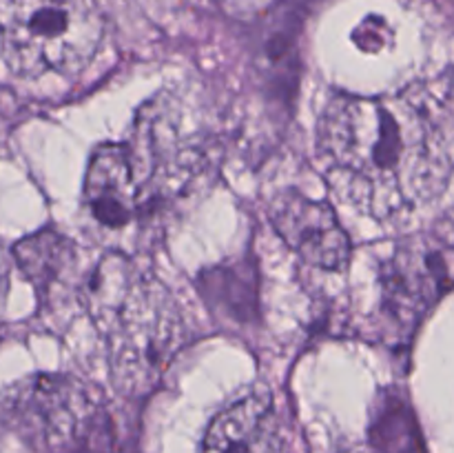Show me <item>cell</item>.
Returning a JSON list of instances; mask_svg holds the SVG:
<instances>
[{
	"mask_svg": "<svg viewBox=\"0 0 454 453\" xmlns=\"http://www.w3.org/2000/svg\"><path fill=\"white\" fill-rule=\"evenodd\" d=\"M450 84L388 96H335L317 123V154L341 203L399 222L443 195L452 176Z\"/></svg>",
	"mask_w": 454,
	"mask_h": 453,
	"instance_id": "1",
	"label": "cell"
},
{
	"mask_svg": "<svg viewBox=\"0 0 454 453\" xmlns=\"http://www.w3.org/2000/svg\"><path fill=\"white\" fill-rule=\"evenodd\" d=\"M87 305L109 338L114 380L133 391L155 382L182 336L167 289L142 278L124 258L109 256L98 265Z\"/></svg>",
	"mask_w": 454,
	"mask_h": 453,
	"instance_id": "2",
	"label": "cell"
},
{
	"mask_svg": "<svg viewBox=\"0 0 454 453\" xmlns=\"http://www.w3.org/2000/svg\"><path fill=\"white\" fill-rule=\"evenodd\" d=\"M105 20L93 0H0V40L22 78L74 76L96 58Z\"/></svg>",
	"mask_w": 454,
	"mask_h": 453,
	"instance_id": "3",
	"label": "cell"
},
{
	"mask_svg": "<svg viewBox=\"0 0 454 453\" xmlns=\"http://www.w3.org/2000/svg\"><path fill=\"white\" fill-rule=\"evenodd\" d=\"M9 413L27 438L58 451L87 438L100 416V402L71 378L35 376L16 386Z\"/></svg>",
	"mask_w": 454,
	"mask_h": 453,
	"instance_id": "4",
	"label": "cell"
},
{
	"mask_svg": "<svg viewBox=\"0 0 454 453\" xmlns=\"http://www.w3.org/2000/svg\"><path fill=\"white\" fill-rule=\"evenodd\" d=\"M384 309L397 324L412 329L430 306L450 289V242L448 238L408 240L384 266Z\"/></svg>",
	"mask_w": 454,
	"mask_h": 453,
	"instance_id": "5",
	"label": "cell"
},
{
	"mask_svg": "<svg viewBox=\"0 0 454 453\" xmlns=\"http://www.w3.org/2000/svg\"><path fill=\"white\" fill-rule=\"evenodd\" d=\"M270 220L304 262L324 271L346 269L350 240L326 203L306 198L300 191H284L270 207Z\"/></svg>",
	"mask_w": 454,
	"mask_h": 453,
	"instance_id": "6",
	"label": "cell"
},
{
	"mask_svg": "<svg viewBox=\"0 0 454 453\" xmlns=\"http://www.w3.org/2000/svg\"><path fill=\"white\" fill-rule=\"evenodd\" d=\"M202 453H288L273 400L251 393L217 413L204 435Z\"/></svg>",
	"mask_w": 454,
	"mask_h": 453,
	"instance_id": "7",
	"label": "cell"
},
{
	"mask_svg": "<svg viewBox=\"0 0 454 453\" xmlns=\"http://www.w3.org/2000/svg\"><path fill=\"white\" fill-rule=\"evenodd\" d=\"M84 200L105 226H124L137 216L142 200L127 147H98L89 163Z\"/></svg>",
	"mask_w": 454,
	"mask_h": 453,
	"instance_id": "8",
	"label": "cell"
},
{
	"mask_svg": "<svg viewBox=\"0 0 454 453\" xmlns=\"http://www.w3.org/2000/svg\"><path fill=\"white\" fill-rule=\"evenodd\" d=\"M16 260L27 278L38 287L40 293H49L74 262V244L53 229H43L16 244Z\"/></svg>",
	"mask_w": 454,
	"mask_h": 453,
	"instance_id": "9",
	"label": "cell"
}]
</instances>
